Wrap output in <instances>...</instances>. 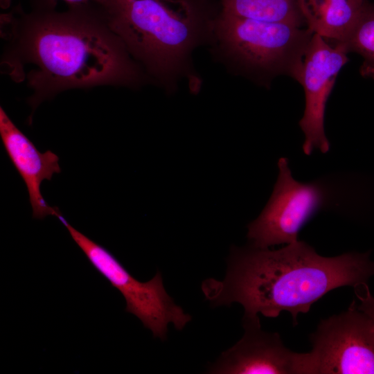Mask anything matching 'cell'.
<instances>
[{
  "instance_id": "6da1fadb",
  "label": "cell",
  "mask_w": 374,
  "mask_h": 374,
  "mask_svg": "<svg viewBox=\"0 0 374 374\" xmlns=\"http://www.w3.org/2000/svg\"><path fill=\"white\" fill-rule=\"evenodd\" d=\"M68 5L60 11L56 0H30L28 10L19 3L1 15V71L32 90L29 125L42 103L66 90L152 84L100 4Z\"/></svg>"
},
{
  "instance_id": "7a4b0ae2",
  "label": "cell",
  "mask_w": 374,
  "mask_h": 374,
  "mask_svg": "<svg viewBox=\"0 0 374 374\" xmlns=\"http://www.w3.org/2000/svg\"><path fill=\"white\" fill-rule=\"evenodd\" d=\"M373 275L368 253L325 257L299 240L276 250L233 247L224 279L208 278L202 290L213 306L236 302L248 317L260 313L275 318L286 311L296 325L298 314L308 312L330 291L355 288Z\"/></svg>"
},
{
  "instance_id": "3957f363",
  "label": "cell",
  "mask_w": 374,
  "mask_h": 374,
  "mask_svg": "<svg viewBox=\"0 0 374 374\" xmlns=\"http://www.w3.org/2000/svg\"><path fill=\"white\" fill-rule=\"evenodd\" d=\"M101 6L152 84L172 94L184 81L191 93L200 91L193 55L211 44L221 12L217 0H106Z\"/></svg>"
},
{
  "instance_id": "277c9868",
  "label": "cell",
  "mask_w": 374,
  "mask_h": 374,
  "mask_svg": "<svg viewBox=\"0 0 374 374\" xmlns=\"http://www.w3.org/2000/svg\"><path fill=\"white\" fill-rule=\"evenodd\" d=\"M313 34L308 26L247 19L221 11L209 50L230 73L269 87L280 75L297 80Z\"/></svg>"
},
{
  "instance_id": "5b68a950",
  "label": "cell",
  "mask_w": 374,
  "mask_h": 374,
  "mask_svg": "<svg viewBox=\"0 0 374 374\" xmlns=\"http://www.w3.org/2000/svg\"><path fill=\"white\" fill-rule=\"evenodd\" d=\"M57 216L93 267L122 294L125 311L139 318L154 337L165 339L169 323L180 330L190 321L166 292L159 271L149 281L137 280L109 251L73 227L61 213Z\"/></svg>"
},
{
  "instance_id": "8992f818",
  "label": "cell",
  "mask_w": 374,
  "mask_h": 374,
  "mask_svg": "<svg viewBox=\"0 0 374 374\" xmlns=\"http://www.w3.org/2000/svg\"><path fill=\"white\" fill-rule=\"evenodd\" d=\"M305 374H374V321L353 301L310 335Z\"/></svg>"
},
{
  "instance_id": "52a82bcc",
  "label": "cell",
  "mask_w": 374,
  "mask_h": 374,
  "mask_svg": "<svg viewBox=\"0 0 374 374\" xmlns=\"http://www.w3.org/2000/svg\"><path fill=\"white\" fill-rule=\"evenodd\" d=\"M278 167V176L268 203L248 226L247 237L255 247L269 248L299 240L301 229L326 198L321 184L296 180L287 159L280 158Z\"/></svg>"
},
{
  "instance_id": "ba28073f",
  "label": "cell",
  "mask_w": 374,
  "mask_h": 374,
  "mask_svg": "<svg viewBox=\"0 0 374 374\" xmlns=\"http://www.w3.org/2000/svg\"><path fill=\"white\" fill-rule=\"evenodd\" d=\"M348 52L340 43L331 44L314 33L305 50L297 81L304 89L305 105L299 126L304 135L303 152L318 149L326 153L330 143L324 130V116L329 96Z\"/></svg>"
},
{
  "instance_id": "9c48e42d",
  "label": "cell",
  "mask_w": 374,
  "mask_h": 374,
  "mask_svg": "<svg viewBox=\"0 0 374 374\" xmlns=\"http://www.w3.org/2000/svg\"><path fill=\"white\" fill-rule=\"evenodd\" d=\"M244 333L208 369L220 374H305V353L286 348L277 332L262 330L258 315L244 316Z\"/></svg>"
},
{
  "instance_id": "30bf717a",
  "label": "cell",
  "mask_w": 374,
  "mask_h": 374,
  "mask_svg": "<svg viewBox=\"0 0 374 374\" xmlns=\"http://www.w3.org/2000/svg\"><path fill=\"white\" fill-rule=\"evenodd\" d=\"M0 136L5 150L21 177L28 190L33 217L42 220L48 215L56 217L60 210L50 206L44 199L41 184L60 173L59 157L51 150L40 152L33 142L16 126L0 107Z\"/></svg>"
},
{
  "instance_id": "8fae6325",
  "label": "cell",
  "mask_w": 374,
  "mask_h": 374,
  "mask_svg": "<svg viewBox=\"0 0 374 374\" xmlns=\"http://www.w3.org/2000/svg\"><path fill=\"white\" fill-rule=\"evenodd\" d=\"M367 0H299L306 25L334 43L343 42Z\"/></svg>"
},
{
  "instance_id": "7c38bea8",
  "label": "cell",
  "mask_w": 374,
  "mask_h": 374,
  "mask_svg": "<svg viewBox=\"0 0 374 374\" xmlns=\"http://www.w3.org/2000/svg\"><path fill=\"white\" fill-rule=\"evenodd\" d=\"M222 12L240 17L307 26L299 0H217Z\"/></svg>"
},
{
  "instance_id": "4fadbf2b",
  "label": "cell",
  "mask_w": 374,
  "mask_h": 374,
  "mask_svg": "<svg viewBox=\"0 0 374 374\" xmlns=\"http://www.w3.org/2000/svg\"><path fill=\"white\" fill-rule=\"evenodd\" d=\"M340 44L348 53L362 57L361 75L374 80V4L367 0L351 31Z\"/></svg>"
},
{
  "instance_id": "5bb4252c",
  "label": "cell",
  "mask_w": 374,
  "mask_h": 374,
  "mask_svg": "<svg viewBox=\"0 0 374 374\" xmlns=\"http://www.w3.org/2000/svg\"><path fill=\"white\" fill-rule=\"evenodd\" d=\"M355 292L359 301L358 308L365 312L374 321V297L370 292L366 283L359 285L355 288Z\"/></svg>"
},
{
  "instance_id": "9a60e30c",
  "label": "cell",
  "mask_w": 374,
  "mask_h": 374,
  "mask_svg": "<svg viewBox=\"0 0 374 374\" xmlns=\"http://www.w3.org/2000/svg\"><path fill=\"white\" fill-rule=\"evenodd\" d=\"M68 4H82L88 3H96L100 5H103L106 0H63Z\"/></svg>"
},
{
  "instance_id": "2e32d148",
  "label": "cell",
  "mask_w": 374,
  "mask_h": 374,
  "mask_svg": "<svg viewBox=\"0 0 374 374\" xmlns=\"http://www.w3.org/2000/svg\"><path fill=\"white\" fill-rule=\"evenodd\" d=\"M12 3V0H0V6L1 8H8Z\"/></svg>"
}]
</instances>
